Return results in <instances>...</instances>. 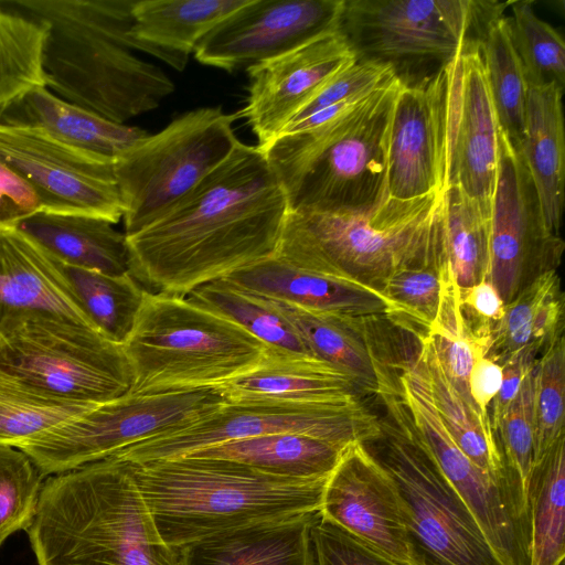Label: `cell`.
<instances>
[{"label":"cell","instance_id":"6da1fadb","mask_svg":"<svg viewBox=\"0 0 565 565\" xmlns=\"http://www.w3.org/2000/svg\"><path fill=\"white\" fill-rule=\"evenodd\" d=\"M288 212L262 148L239 141L175 205L126 236L129 273L148 292L185 297L275 256Z\"/></svg>","mask_w":565,"mask_h":565},{"label":"cell","instance_id":"7a4b0ae2","mask_svg":"<svg viewBox=\"0 0 565 565\" xmlns=\"http://www.w3.org/2000/svg\"><path fill=\"white\" fill-rule=\"evenodd\" d=\"M135 0H0L45 28L43 70L57 97L117 124L153 110L174 90L156 64L134 53Z\"/></svg>","mask_w":565,"mask_h":565},{"label":"cell","instance_id":"3957f363","mask_svg":"<svg viewBox=\"0 0 565 565\" xmlns=\"http://www.w3.org/2000/svg\"><path fill=\"white\" fill-rule=\"evenodd\" d=\"M28 534L39 565H180L115 456L47 478Z\"/></svg>","mask_w":565,"mask_h":565},{"label":"cell","instance_id":"277c9868","mask_svg":"<svg viewBox=\"0 0 565 565\" xmlns=\"http://www.w3.org/2000/svg\"><path fill=\"white\" fill-rule=\"evenodd\" d=\"M126 462L162 540L177 552L222 532L319 511L328 479L190 456Z\"/></svg>","mask_w":565,"mask_h":565},{"label":"cell","instance_id":"5b68a950","mask_svg":"<svg viewBox=\"0 0 565 565\" xmlns=\"http://www.w3.org/2000/svg\"><path fill=\"white\" fill-rule=\"evenodd\" d=\"M399 81L320 125L275 137L264 151L291 212L350 213L387 196L386 137Z\"/></svg>","mask_w":565,"mask_h":565},{"label":"cell","instance_id":"8992f818","mask_svg":"<svg viewBox=\"0 0 565 565\" xmlns=\"http://www.w3.org/2000/svg\"><path fill=\"white\" fill-rule=\"evenodd\" d=\"M276 256L308 270L335 266L381 292L402 270L447 262L443 192L361 212L289 211Z\"/></svg>","mask_w":565,"mask_h":565},{"label":"cell","instance_id":"52a82bcc","mask_svg":"<svg viewBox=\"0 0 565 565\" xmlns=\"http://www.w3.org/2000/svg\"><path fill=\"white\" fill-rule=\"evenodd\" d=\"M124 350L132 393L220 386L256 367L268 347L185 297L146 292Z\"/></svg>","mask_w":565,"mask_h":565},{"label":"cell","instance_id":"ba28073f","mask_svg":"<svg viewBox=\"0 0 565 565\" xmlns=\"http://www.w3.org/2000/svg\"><path fill=\"white\" fill-rule=\"evenodd\" d=\"M391 420L365 444L395 480L422 565H501L472 513L417 438L398 392L379 396Z\"/></svg>","mask_w":565,"mask_h":565},{"label":"cell","instance_id":"9c48e42d","mask_svg":"<svg viewBox=\"0 0 565 565\" xmlns=\"http://www.w3.org/2000/svg\"><path fill=\"white\" fill-rule=\"evenodd\" d=\"M0 372L51 396L99 405L130 392L124 345L51 312H30L0 335Z\"/></svg>","mask_w":565,"mask_h":565},{"label":"cell","instance_id":"30bf717a","mask_svg":"<svg viewBox=\"0 0 565 565\" xmlns=\"http://www.w3.org/2000/svg\"><path fill=\"white\" fill-rule=\"evenodd\" d=\"M487 7L488 0H343L339 30L356 61L385 66L412 84L478 40Z\"/></svg>","mask_w":565,"mask_h":565},{"label":"cell","instance_id":"8fae6325","mask_svg":"<svg viewBox=\"0 0 565 565\" xmlns=\"http://www.w3.org/2000/svg\"><path fill=\"white\" fill-rule=\"evenodd\" d=\"M237 118L221 107L198 108L114 159L126 236L160 217L233 152L239 142L233 129Z\"/></svg>","mask_w":565,"mask_h":565},{"label":"cell","instance_id":"7c38bea8","mask_svg":"<svg viewBox=\"0 0 565 565\" xmlns=\"http://www.w3.org/2000/svg\"><path fill=\"white\" fill-rule=\"evenodd\" d=\"M220 386L129 392L23 441L17 448L41 475H58L175 431L223 405Z\"/></svg>","mask_w":565,"mask_h":565},{"label":"cell","instance_id":"4fadbf2b","mask_svg":"<svg viewBox=\"0 0 565 565\" xmlns=\"http://www.w3.org/2000/svg\"><path fill=\"white\" fill-rule=\"evenodd\" d=\"M271 434H300L349 446L382 437V419L362 401L345 405L225 402L186 426L113 456L145 462L177 458L214 445Z\"/></svg>","mask_w":565,"mask_h":565},{"label":"cell","instance_id":"5bb4252c","mask_svg":"<svg viewBox=\"0 0 565 565\" xmlns=\"http://www.w3.org/2000/svg\"><path fill=\"white\" fill-rule=\"evenodd\" d=\"M563 250L519 149L500 130L487 279L507 305L540 275L556 270Z\"/></svg>","mask_w":565,"mask_h":565},{"label":"cell","instance_id":"9a60e30c","mask_svg":"<svg viewBox=\"0 0 565 565\" xmlns=\"http://www.w3.org/2000/svg\"><path fill=\"white\" fill-rule=\"evenodd\" d=\"M500 130L479 43L468 40L444 67L445 190L458 186L491 209Z\"/></svg>","mask_w":565,"mask_h":565},{"label":"cell","instance_id":"2e32d148","mask_svg":"<svg viewBox=\"0 0 565 565\" xmlns=\"http://www.w3.org/2000/svg\"><path fill=\"white\" fill-rule=\"evenodd\" d=\"M0 157L39 195L43 210L117 224L124 215L114 160L72 147L33 127L0 124Z\"/></svg>","mask_w":565,"mask_h":565},{"label":"cell","instance_id":"e0dca14e","mask_svg":"<svg viewBox=\"0 0 565 565\" xmlns=\"http://www.w3.org/2000/svg\"><path fill=\"white\" fill-rule=\"evenodd\" d=\"M319 515L401 565H422L398 487L363 443L348 446L328 477Z\"/></svg>","mask_w":565,"mask_h":565},{"label":"cell","instance_id":"ac0fdd59","mask_svg":"<svg viewBox=\"0 0 565 565\" xmlns=\"http://www.w3.org/2000/svg\"><path fill=\"white\" fill-rule=\"evenodd\" d=\"M343 0H248L196 45L202 64L234 72L339 29Z\"/></svg>","mask_w":565,"mask_h":565},{"label":"cell","instance_id":"d6986e66","mask_svg":"<svg viewBox=\"0 0 565 565\" xmlns=\"http://www.w3.org/2000/svg\"><path fill=\"white\" fill-rule=\"evenodd\" d=\"M356 62L341 31L324 33L284 55L247 70L246 104L238 111L265 146L335 75Z\"/></svg>","mask_w":565,"mask_h":565},{"label":"cell","instance_id":"ffe728a7","mask_svg":"<svg viewBox=\"0 0 565 565\" xmlns=\"http://www.w3.org/2000/svg\"><path fill=\"white\" fill-rule=\"evenodd\" d=\"M444 67L412 84L399 82L386 137L388 198L412 200L445 190Z\"/></svg>","mask_w":565,"mask_h":565},{"label":"cell","instance_id":"44dd1931","mask_svg":"<svg viewBox=\"0 0 565 565\" xmlns=\"http://www.w3.org/2000/svg\"><path fill=\"white\" fill-rule=\"evenodd\" d=\"M223 278L247 292L326 315L386 318L391 310L382 292L351 276L298 268L276 255Z\"/></svg>","mask_w":565,"mask_h":565},{"label":"cell","instance_id":"7402d4cb","mask_svg":"<svg viewBox=\"0 0 565 565\" xmlns=\"http://www.w3.org/2000/svg\"><path fill=\"white\" fill-rule=\"evenodd\" d=\"M265 299L292 326L316 359L345 374L358 391L379 396L397 387V371L386 365L380 352L383 317H339Z\"/></svg>","mask_w":565,"mask_h":565},{"label":"cell","instance_id":"603a6c76","mask_svg":"<svg viewBox=\"0 0 565 565\" xmlns=\"http://www.w3.org/2000/svg\"><path fill=\"white\" fill-rule=\"evenodd\" d=\"M36 311L95 329L60 263L17 227L1 228L0 335L15 319Z\"/></svg>","mask_w":565,"mask_h":565},{"label":"cell","instance_id":"cb8c5ba5","mask_svg":"<svg viewBox=\"0 0 565 565\" xmlns=\"http://www.w3.org/2000/svg\"><path fill=\"white\" fill-rule=\"evenodd\" d=\"M220 387L227 402L345 405L360 401L353 382L330 364L270 350L256 367Z\"/></svg>","mask_w":565,"mask_h":565},{"label":"cell","instance_id":"d4e9b609","mask_svg":"<svg viewBox=\"0 0 565 565\" xmlns=\"http://www.w3.org/2000/svg\"><path fill=\"white\" fill-rule=\"evenodd\" d=\"M319 511L257 523L190 543L180 565H316L311 529Z\"/></svg>","mask_w":565,"mask_h":565},{"label":"cell","instance_id":"484cf974","mask_svg":"<svg viewBox=\"0 0 565 565\" xmlns=\"http://www.w3.org/2000/svg\"><path fill=\"white\" fill-rule=\"evenodd\" d=\"M248 0H137L130 35L141 52L182 72L190 53L220 22Z\"/></svg>","mask_w":565,"mask_h":565},{"label":"cell","instance_id":"4316f807","mask_svg":"<svg viewBox=\"0 0 565 565\" xmlns=\"http://www.w3.org/2000/svg\"><path fill=\"white\" fill-rule=\"evenodd\" d=\"M114 225L93 215L41 210L15 227L61 264L124 275L129 273L127 238Z\"/></svg>","mask_w":565,"mask_h":565},{"label":"cell","instance_id":"83f0119b","mask_svg":"<svg viewBox=\"0 0 565 565\" xmlns=\"http://www.w3.org/2000/svg\"><path fill=\"white\" fill-rule=\"evenodd\" d=\"M0 124L39 128L72 147L114 160L147 131L117 124L71 104L46 87L30 90L0 116Z\"/></svg>","mask_w":565,"mask_h":565},{"label":"cell","instance_id":"f1b7e54d","mask_svg":"<svg viewBox=\"0 0 565 565\" xmlns=\"http://www.w3.org/2000/svg\"><path fill=\"white\" fill-rule=\"evenodd\" d=\"M564 88L529 86L524 132L516 147L534 182L548 228L558 234L565 199Z\"/></svg>","mask_w":565,"mask_h":565},{"label":"cell","instance_id":"f546056e","mask_svg":"<svg viewBox=\"0 0 565 565\" xmlns=\"http://www.w3.org/2000/svg\"><path fill=\"white\" fill-rule=\"evenodd\" d=\"M347 447L300 434H271L214 445L185 456L235 461L274 476L315 479L329 477Z\"/></svg>","mask_w":565,"mask_h":565},{"label":"cell","instance_id":"4dcf8cb0","mask_svg":"<svg viewBox=\"0 0 565 565\" xmlns=\"http://www.w3.org/2000/svg\"><path fill=\"white\" fill-rule=\"evenodd\" d=\"M564 305L556 270L540 275L505 305L486 356L502 366L523 350L541 352L564 334Z\"/></svg>","mask_w":565,"mask_h":565},{"label":"cell","instance_id":"1f68e13d","mask_svg":"<svg viewBox=\"0 0 565 565\" xmlns=\"http://www.w3.org/2000/svg\"><path fill=\"white\" fill-rule=\"evenodd\" d=\"M510 1H498L478 35L489 89L501 131L519 146L525 121L529 85L514 47L505 9Z\"/></svg>","mask_w":565,"mask_h":565},{"label":"cell","instance_id":"d6a6232c","mask_svg":"<svg viewBox=\"0 0 565 565\" xmlns=\"http://www.w3.org/2000/svg\"><path fill=\"white\" fill-rule=\"evenodd\" d=\"M417 341L434 402L446 428L463 454L501 484L510 495L502 456L490 420L469 406L455 390L440 365L430 339L426 337Z\"/></svg>","mask_w":565,"mask_h":565},{"label":"cell","instance_id":"836d02e7","mask_svg":"<svg viewBox=\"0 0 565 565\" xmlns=\"http://www.w3.org/2000/svg\"><path fill=\"white\" fill-rule=\"evenodd\" d=\"M185 298L236 323L273 352L315 358L292 326L267 299L247 292L224 278L196 287Z\"/></svg>","mask_w":565,"mask_h":565},{"label":"cell","instance_id":"e575fe53","mask_svg":"<svg viewBox=\"0 0 565 565\" xmlns=\"http://www.w3.org/2000/svg\"><path fill=\"white\" fill-rule=\"evenodd\" d=\"M529 565L565 558V436L535 463L529 483Z\"/></svg>","mask_w":565,"mask_h":565},{"label":"cell","instance_id":"d590c367","mask_svg":"<svg viewBox=\"0 0 565 565\" xmlns=\"http://www.w3.org/2000/svg\"><path fill=\"white\" fill-rule=\"evenodd\" d=\"M60 266L95 329L124 345L132 332L147 290L129 273L108 275L61 263Z\"/></svg>","mask_w":565,"mask_h":565},{"label":"cell","instance_id":"8d00e7d4","mask_svg":"<svg viewBox=\"0 0 565 565\" xmlns=\"http://www.w3.org/2000/svg\"><path fill=\"white\" fill-rule=\"evenodd\" d=\"M445 248L460 289L488 277L491 209L458 186L443 192Z\"/></svg>","mask_w":565,"mask_h":565},{"label":"cell","instance_id":"74e56055","mask_svg":"<svg viewBox=\"0 0 565 565\" xmlns=\"http://www.w3.org/2000/svg\"><path fill=\"white\" fill-rule=\"evenodd\" d=\"M533 369L494 430L502 456L505 483L529 542V483L534 461L535 431Z\"/></svg>","mask_w":565,"mask_h":565},{"label":"cell","instance_id":"f35d334b","mask_svg":"<svg viewBox=\"0 0 565 565\" xmlns=\"http://www.w3.org/2000/svg\"><path fill=\"white\" fill-rule=\"evenodd\" d=\"M45 36L42 24L0 7V116L24 94L46 87Z\"/></svg>","mask_w":565,"mask_h":565},{"label":"cell","instance_id":"ab89813d","mask_svg":"<svg viewBox=\"0 0 565 565\" xmlns=\"http://www.w3.org/2000/svg\"><path fill=\"white\" fill-rule=\"evenodd\" d=\"M96 406L51 396L0 372V444L17 447Z\"/></svg>","mask_w":565,"mask_h":565},{"label":"cell","instance_id":"60d3db41","mask_svg":"<svg viewBox=\"0 0 565 565\" xmlns=\"http://www.w3.org/2000/svg\"><path fill=\"white\" fill-rule=\"evenodd\" d=\"M459 296V286L447 263L439 310L428 338L447 379L465 402L478 411L469 393L468 380L475 361L486 355L488 349L468 328Z\"/></svg>","mask_w":565,"mask_h":565},{"label":"cell","instance_id":"b9f144b4","mask_svg":"<svg viewBox=\"0 0 565 565\" xmlns=\"http://www.w3.org/2000/svg\"><path fill=\"white\" fill-rule=\"evenodd\" d=\"M511 38L529 86H565V42L547 22L539 18L533 1H510Z\"/></svg>","mask_w":565,"mask_h":565},{"label":"cell","instance_id":"7bdbcfd3","mask_svg":"<svg viewBox=\"0 0 565 565\" xmlns=\"http://www.w3.org/2000/svg\"><path fill=\"white\" fill-rule=\"evenodd\" d=\"M447 263L405 269L392 276L381 289L391 301L385 319L416 340L428 337L439 310Z\"/></svg>","mask_w":565,"mask_h":565},{"label":"cell","instance_id":"ee69618b","mask_svg":"<svg viewBox=\"0 0 565 565\" xmlns=\"http://www.w3.org/2000/svg\"><path fill=\"white\" fill-rule=\"evenodd\" d=\"M565 338L552 340L533 369L534 461H541L564 431Z\"/></svg>","mask_w":565,"mask_h":565},{"label":"cell","instance_id":"f6af8a7d","mask_svg":"<svg viewBox=\"0 0 565 565\" xmlns=\"http://www.w3.org/2000/svg\"><path fill=\"white\" fill-rule=\"evenodd\" d=\"M43 476L19 448L0 444V545L31 525Z\"/></svg>","mask_w":565,"mask_h":565},{"label":"cell","instance_id":"bcb514c9","mask_svg":"<svg viewBox=\"0 0 565 565\" xmlns=\"http://www.w3.org/2000/svg\"><path fill=\"white\" fill-rule=\"evenodd\" d=\"M311 543L316 565H401L320 515Z\"/></svg>","mask_w":565,"mask_h":565},{"label":"cell","instance_id":"7dc6e473","mask_svg":"<svg viewBox=\"0 0 565 565\" xmlns=\"http://www.w3.org/2000/svg\"><path fill=\"white\" fill-rule=\"evenodd\" d=\"M459 292L460 307L468 328L489 349L492 332L504 315L503 300L487 278L468 288H459Z\"/></svg>","mask_w":565,"mask_h":565},{"label":"cell","instance_id":"c3c4849f","mask_svg":"<svg viewBox=\"0 0 565 565\" xmlns=\"http://www.w3.org/2000/svg\"><path fill=\"white\" fill-rule=\"evenodd\" d=\"M41 210L36 192L0 157V230L15 227Z\"/></svg>","mask_w":565,"mask_h":565},{"label":"cell","instance_id":"681fc988","mask_svg":"<svg viewBox=\"0 0 565 565\" xmlns=\"http://www.w3.org/2000/svg\"><path fill=\"white\" fill-rule=\"evenodd\" d=\"M539 353L540 352L534 349H526L502 365L503 376L501 387L491 403L492 411L489 415L493 433L508 408L518 396L523 381L535 364Z\"/></svg>","mask_w":565,"mask_h":565},{"label":"cell","instance_id":"f907efd6","mask_svg":"<svg viewBox=\"0 0 565 565\" xmlns=\"http://www.w3.org/2000/svg\"><path fill=\"white\" fill-rule=\"evenodd\" d=\"M502 376V366L486 355L478 356L470 371L468 380L470 396L480 414L487 419H490L489 406L501 387Z\"/></svg>","mask_w":565,"mask_h":565},{"label":"cell","instance_id":"816d5d0a","mask_svg":"<svg viewBox=\"0 0 565 565\" xmlns=\"http://www.w3.org/2000/svg\"><path fill=\"white\" fill-rule=\"evenodd\" d=\"M559 565H565V563H564V562H562Z\"/></svg>","mask_w":565,"mask_h":565}]
</instances>
